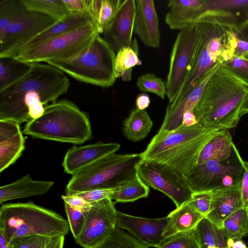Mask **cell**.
<instances>
[{
  "label": "cell",
  "mask_w": 248,
  "mask_h": 248,
  "mask_svg": "<svg viewBox=\"0 0 248 248\" xmlns=\"http://www.w3.org/2000/svg\"><path fill=\"white\" fill-rule=\"evenodd\" d=\"M248 93L246 86L220 66L208 81L194 108L198 123L217 131L236 127Z\"/></svg>",
  "instance_id": "2"
},
{
  "label": "cell",
  "mask_w": 248,
  "mask_h": 248,
  "mask_svg": "<svg viewBox=\"0 0 248 248\" xmlns=\"http://www.w3.org/2000/svg\"><path fill=\"white\" fill-rule=\"evenodd\" d=\"M141 64L142 62L139 57L138 43L134 38L131 46L122 48L116 54L115 71L116 78H121L124 81L131 80L132 68Z\"/></svg>",
  "instance_id": "29"
},
{
  "label": "cell",
  "mask_w": 248,
  "mask_h": 248,
  "mask_svg": "<svg viewBox=\"0 0 248 248\" xmlns=\"http://www.w3.org/2000/svg\"><path fill=\"white\" fill-rule=\"evenodd\" d=\"M220 67L248 88V60L242 57H233L221 63Z\"/></svg>",
  "instance_id": "41"
},
{
  "label": "cell",
  "mask_w": 248,
  "mask_h": 248,
  "mask_svg": "<svg viewBox=\"0 0 248 248\" xmlns=\"http://www.w3.org/2000/svg\"><path fill=\"white\" fill-rule=\"evenodd\" d=\"M136 11V0H121L112 21L103 32V38L116 53L132 45Z\"/></svg>",
  "instance_id": "15"
},
{
  "label": "cell",
  "mask_w": 248,
  "mask_h": 248,
  "mask_svg": "<svg viewBox=\"0 0 248 248\" xmlns=\"http://www.w3.org/2000/svg\"><path fill=\"white\" fill-rule=\"evenodd\" d=\"M64 203H66L70 206L83 212L88 211L91 207V203L87 202L83 199L76 195H65L62 196Z\"/></svg>",
  "instance_id": "46"
},
{
  "label": "cell",
  "mask_w": 248,
  "mask_h": 248,
  "mask_svg": "<svg viewBox=\"0 0 248 248\" xmlns=\"http://www.w3.org/2000/svg\"><path fill=\"white\" fill-rule=\"evenodd\" d=\"M221 64L220 63H217L188 94L169 103L163 123L159 130L171 131L182 124L184 114L188 111H194L208 81Z\"/></svg>",
  "instance_id": "17"
},
{
  "label": "cell",
  "mask_w": 248,
  "mask_h": 248,
  "mask_svg": "<svg viewBox=\"0 0 248 248\" xmlns=\"http://www.w3.org/2000/svg\"><path fill=\"white\" fill-rule=\"evenodd\" d=\"M205 8L232 12L241 18L242 24L248 20V0H206Z\"/></svg>",
  "instance_id": "37"
},
{
  "label": "cell",
  "mask_w": 248,
  "mask_h": 248,
  "mask_svg": "<svg viewBox=\"0 0 248 248\" xmlns=\"http://www.w3.org/2000/svg\"><path fill=\"white\" fill-rule=\"evenodd\" d=\"M136 84L140 91L154 93L162 99L167 96L166 82L153 73H148L140 76Z\"/></svg>",
  "instance_id": "38"
},
{
  "label": "cell",
  "mask_w": 248,
  "mask_h": 248,
  "mask_svg": "<svg viewBox=\"0 0 248 248\" xmlns=\"http://www.w3.org/2000/svg\"><path fill=\"white\" fill-rule=\"evenodd\" d=\"M212 200V191L193 192L190 199L194 207L205 217L210 211Z\"/></svg>",
  "instance_id": "44"
},
{
  "label": "cell",
  "mask_w": 248,
  "mask_h": 248,
  "mask_svg": "<svg viewBox=\"0 0 248 248\" xmlns=\"http://www.w3.org/2000/svg\"><path fill=\"white\" fill-rule=\"evenodd\" d=\"M0 248H13L11 242L7 239L4 232L0 229Z\"/></svg>",
  "instance_id": "53"
},
{
  "label": "cell",
  "mask_w": 248,
  "mask_h": 248,
  "mask_svg": "<svg viewBox=\"0 0 248 248\" xmlns=\"http://www.w3.org/2000/svg\"><path fill=\"white\" fill-rule=\"evenodd\" d=\"M248 20L247 21H246L245 22H244V23L243 24H242L241 26H242V25H244V24H246V23H248ZM240 26H239V27H240Z\"/></svg>",
  "instance_id": "58"
},
{
  "label": "cell",
  "mask_w": 248,
  "mask_h": 248,
  "mask_svg": "<svg viewBox=\"0 0 248 248\" xmlns=\"http://www.w3.org/2000/svg\"><path fill=\"white\" fill-rule=\"evenodd\" d=\"M246 236H248V232H247V233L246 234Z\"/></svg>",
  "instance_id": "57"
},
{
  "label": "cell",
  "mask_w": 248,
  "mask_h": 248,
  "mask_svg": "<svg viewBox=\"0 0 248 248\" xmlns=\"http://www.w3.org/2000/svg\"><path fill=\"white\" fill-rule=\"evenodd\" d=\"M64 209L70 230L76 239L79 236L84 228L89 211L83 212L76 209L66 203H64Z\"/></svg>",
  "instance_id": "43"
},
{
  "label": "cell",
  "mask_w": 248,
  "mask_h": 248,
  "mask_svg": "<svg viewBox=\"0 0 248 248\" xmlns=\"http://www.w3.org/2000/svg\"><path fill=\"white\" fill-rule=\"evenodd\" d=\"M198 123L196 117L193 111L186 112L182 118V125L184 126H190L194 125Z\"/></svg>",
  "instance_id": "51"
},
{
  "label": "cell",
  "mask_w": 248,
  "mask_h": 248,
  "mask_svg": "<svg viewBox=\"0 0 248 248\" xmlns=\"http://www.w3.org/2000/svg\"><path fill=\"white\" fill-rule=\"evenodd\" d=\"M150 104L149 96L145 93H140L138 95L136 99V106L140 110H145Z\"/></svg>",
  "instance_id": "50"
},
{
  "label": "cell",
  "mask_w": 248,
  "mask_h": 248,
  "mask_svg": "<svg viewBox=\"0 0 248 248\" xmlns=\"http://www.w3.org/2000/svg\"><path fill=\"white\" fill-rule=\"evenodd\" d=\"M25 149V139L20 124L0 120V172L14 164Z\"/></svg>",
  "instance_id": "19"
},
{
  "label": "cell",
  "mask_w": 248,
  "mask_h": 248,
  "mask_svg": "<svg viewBox=\"0 0 248 248\" xmlns=\"http://www.w3.org/2000/svg\"><path fill=\"white\" fill-rule=\"evenodd\" d=\"M28 9L41 12L61 20L71 13L64 0H22Z\"/></svg>",
  "instance_id": "34"
},
{
  "label": "cell",
  "mask_w": 248,
  "mask_h": 248,
  "mask_svg": "<svg viewBox=\"0 0 248 248\" xmlns=\"http://www.w3.org/2000/svg\"><path fill=\"white\" fill-rule=\"evenodd\" d=\"M158 248H200L195 230L166 238Z\"/></svg>",
  "instance_id": "42"
},
{
  "label": "cell",
  "mask_w": 248,
  "mask_h": 248,
  "mask_svg": "<svg viewBox=\"0 0 248 248\" xmlns=\"http://www.w3.org/2000/svg\"><path fill=\"white\" fill-rule=\"evenodd\" d=\"M116 187L109 189H97L72 194L82 198L91 203L108 198H110ZM71 195V194H70Z\"/></svg>",
  "instance_id": "45"
},
{
  "label": "cell",
  "mask_w": 248,
  "mask_h": 248,
  "mask_svg": "<svg viewBox=\"0 0 248 248\" xmlns=\"http://www.w3.org/2000/svg\"><path fill=\"white\" fill-rule=\"evenodd\" d=\"M196 23L218 25L235 31L243 23V21L232 12L221 9H206L204 5V9L198 17Z\"/></svg>",
  "instance_id": "32"
},
{
  "label": "cell",
  "mask_w": 248,
  "mask_h": 248,
  "mask_svg": "<svg viewBox=\"0 0 248 248\" xmlns=\"http://www.w3.org/2000/svg\"><path fill=\"white\" fill-rule=\"evenodd\" d=\"M33 63L13 57H0V91L15 83L27 74Z\"/></svg>",
  "instance_id": "30"
},
{
  "label": "cell",
  "mask_w": 248,
  "mask_h": 248,
  "mask_svg": "<svg viewBox=\"0 0 248 248\" xmlns=\"http://www.w3.org/2000/svg\"><path fill=\"white\" fill-rule=\"evenodd\" d=\"M248 208L242 207L229 215L221 229L229 238H242L248 232Z\"/></svg>",
  "instance_id": "33"
},
{
  "label": "cell",
  "mask_w": 248,
  "mask_h": 248,
  "mask_svg": "<svg viewBox=\"0 0 248 248\" xmlns=\"http://www.w3.org/2000/svg\"><path fill=\"white\" fill-rule=\"evenodd\" d=\"M23 133L34 138L75 144L92 137L87 114L66 99L46 106L41 116L27 123Z\"/></svg>",
  "instance_id": "4"
},
{
  "label": "cell",
  "mask_w": 248,
  "mask_h": 248,
  "mask_svg": "<svg viewBox=\"0 0 248 248\" xmlns=\"http://www.w3.org/2000/svg\"><path fill=\"white\" fill-rule=\"evenodd\" d=\"M248 52V42L239 39H236L233 52V57H242Z\"/></svg>",
  "instance_id": "49"
},
{
  "label": "cell",
  "mask_w": 248,
  "mask_h": 248,
  "mask_svg": "<svg viewBox=\"0 0 248 248\" xmlns=\"http://www.w3.org/2000/svg\"><path fill=\"white\" fill-rule=\"evenodd\" d=\"M162 236L168 238L176 234L195 229L205 217L199 212L190 199L171 212Z\"/></svg>",
  "instance_id": "22"
},
{
  "label": "cell",
  "mask_w": 248,
  "mask_h": 248,
  "mask_svg": "<svg viewBox=\"0 0 248 248\" xmlns=\"http://www.w3.org/2000/svg\"><path fill=\"white\" fill-rule=\"evenodd\" d=\"M32 63L27 74L0 91V120L28 123L67 92L70 82L63 72L48 63Z\"/></svg>",
  "instance_id": "1"
},
{
  "label": "cell",
  "mask_w": 248,
  "mask_h": 248,
  "mask_svg": "<svg viewBox=\"0 0 248 248\" xmlns=\"http://www.w3.org/2000/svg\"><path fill=\"white\" fill-rule=\"evenodd\" d=\"M150 192L149 186L139 178L138 174L120 184L110 197L115 202H133L146 198Z\"/></svg>",
  "instance_id": "31"
},
{
  "label": "cell",
  "mask_w": 248,
  "mask_h": 248,
  "mask_svg": "<svg viewBox=\"0 0 248 248\" xmlns=\"http://www.w3.org/2000/svg\"><path fill=\"white\" fill-rule=\"evenodd\" d=\"M213 27L214 24L208 23L206 37L196 63L174 101L188 94L205 75L217 63L212 59L207 47V42L212 33Z\"/></svg>",
  "instance_id": "26"
},
{
  "label": "cell",
  "mask_w": 248,
  "mask_h": 248,
  "mask_svg": "<svg viewBox=\"0 0 248 248\" xmlns=\"http://www.w3.org/2000/svg\"><path fill=\"white\" fill-rule=\"evenodd\" d=\"M93 248H149L123 229L115 227Z\"/></svg>",
  "instance_id": "35"
},
{
  "label": "cell",
  "mask_w": 248,
  "mask_h": 248,
  "mask_svg": "<svg viewBox=\"0 0 248 248\" xmlns=\"http://www.w3.org/2000/svg\"><path fill=\"white\" fill-rule=\"evenodd\" d=\"M117 142L97 143L82 146H73L65 154L62 166L64 171L72 175L97 160L120 149Z\"/></svg>",
  "instance_id": "16"
},
{
  "label": "cell",
  "mask_w": 248,
  "mask_h": 248,
  "mask_svg": "<svg viewBox=\"0 0 248 248\" xmlns=\"http://www.w3.org/2000/svg\"><path fill=\"white\" fill-rule=\"evenodd\" d=\"M58 236L29 235L14 238L10 242L13 248H52Z\"/></svg>",
  "instance_id": "40"
},
{
  "label": "cell",
  "mask_w": 248,
  "mask_h": 248,
  "mask_svg": "<svg viewBox=\"0 0 248 248\" xmlns=\"http://www.w3.org/2000/svg\"><path fill=\"white\" fill-rule=\"evenodd\" d=\"M64 2L71 14L84 13L88 11L87 0H64Z\"/></svg>",
  "instance_id": "47"
},
{
  "label": "cell",
  "mask_w": 248,
  "mask_h": 248,
  "mask_svg": "<svg viewBox=\"0 0 248 248\" xmlns=\"http://www.w3.org/2000/svg\"><path fill=\"white\" fill-rule=\"evenodd\" d=\"M212 192L211 209L205 217L214 225L221 228L224 220L229 215L243 206L241 183Z\"/></svg>",
  "instance_id": "20"
},
{
  "label": "cell",
  "mask_w": 248,
  "mask_h": 248,
  "mask_svg": "<svg viewBox=\"0 0 248 248\" xmlns=\"http://www.w3.org/2000/svg\"><path fill=\"white\" fill-rule=\"evenodd\" d=\"M245 171L241 182V192L243 206L248 207V161H244Z\"/></svg>",
  "instance_id": "48"
},
{
  "label": "cell",
  "mask_w": 248,
  "mask_h": 248,
  "mask_svg": "<svg viewBox=\"0 0 248 248\" xmlns=\"http://www.w3.org/2000/svg\"><path fill=\"white\" fill-rule=\"evenodd\" d=\"M65 236H59L52 248H63Z\"/></svg>",
  "instance_id": "55"
},
{
  "label": "cell",
  "mask_w": 248,
  "mask_h": 248,
  "mask_svg": "<svg viewBox=\"0 0 248 248\" xmlns=\"http://www.w3.org/2000/svg\"><path fill=\"white\" fill-rule=\"evenodd\" d=\"M169 218H144L128 215L117 210L116 227L126 230L143 245L158 248L165 240L162 234Z\"/></svg>",
  "instance_id": "14"
},
{
  "label": "cell",
  "mask_w": 248,
  "mask_h": 248,
  "mask_svg": "<svg viewBox=\"0 0 248 248\" xmlns=\"http://www.w3.org/2000/svg\"><path fill=\"white\" fill-rule=\"evenodd\" d=\"M217 248V247H215V248Z\"/></svg>",
  "instance_id": "60"
},
{
  "label": "cell",
  "mask_w": 248,
  "mask_h": 248,
  "mask_svg": "<svg viewBox=\"0 0 248 248\" xmlns=\"http://www.w3.org/2000/svg\"><path fill=\"white\" fill-rule=\"evenodd\" d=\"M141 154L107 155L72 175L66 195L97 189L114 188L137 174Z\"/></svg>",
  "instance_id": "6"
},
{
  "label": "cell",
  "mask_w": 248,
  "mask_h": 248,
  "mask_svg": "<svg viewBox=\"0 0 248 248\" xmlns=\"http://www.w3.org/2000/svg\"><path fill=\"white\" fill-rule=\"evenodd\" d=\"M235 32L239 39L248 42V22L240 26Z\"/></svg>",
  "instance_id": "52"
},
{
  "label": "cell",
  "mask_w": 248,
  "mask_h": 248,
  "mask_svg": "<svg viewBox=\"0 0 248 248\" xmlns=\"http://www.w3.org/2000/svg\"><path fill=\"white\" fill-rule=\"evenodd\" d=\"M58 21L48 15L27 8L0 32V57H14L24 45Z\"/></svg>",
  "instance_id": "11"
},
{
  "label": "cell",
  "mask_w": 248,
  "mask_h": 248,
  "mask_svg": "<svg viewBox=\"0 0 248 248\" xmlns=\"http://www.w3.org/2000/svg\"><path fill=\"white\" fill-rule=\"evenodd\" d=\"M195 233L200 248L217 247L215 225L205 217L198 224Z\"/></svg>",
  "instance_id": "39"
},
{
  "label": "cell",
  "mask_w": 248,
  "mask_h": 248,
  "mask_svg": "<svg viewBox=\"0 0 248 248\" xmlns=\"http://www.w3.org/2000/svg\"><path fill=\"white\" fill-rule=\"evenodd\" d=\"M244 171V160L236 149L229 159L196 165L185 176L193 192L213 191L240 183Z\"/></svg>",
  "instance_id": "10"
},
{
  "label": "cell",
  "mask_w": 248,
  "mask_h": 248,
  "mask_svg": "<svg viewBox=\"0 0 248 248\" xmlns=\"http://www.w3.org/2000/svg\"><path fill=\"white\" fill-rule=\"evenodd\" d=\"M218 131L199 124L158 130L142 153L143 160L164 165L186 175L197 163L201 151Z\"/></svg>",
  "instance_id": "3"
},
{
  "label": "cell",
  "mask_w": 248,
  "mask_h": 248,
  "mask_svg": "<svg viewBox=\"0 0 248 248\" xmlns=\"http://www.w3.org/2000/svg\"><path fill=\"white\" fill-rule=\"evenodd\" d=\"M90 22L93 21L87 12L72 13L30 40L21 47L19 52L35 46L57 36L73 31Z\"/></svg>",
  "instance_id": "24"
},
{
  "label": "cell",
  "mask_w": 248,
  "mask_h": 248,
  "mask_svg": "<svg viewBox=\"0 0 248 248\" xmlns=\"http://www.w3.org/2000/svg\"><path fill=\"white\" fill-rule=\"evenodd\" d=\"M0 229L10 241L29 235L64 236L70 230L61 215L32 202L6 203L0 208Z\"/></svg>",
  "instance_id": "5"
},
{
  "label": "cell",
  "mask_w": 248,
  "mask_h": 248,
  "mask_svg": "<svg viewBox=\"0 0 248 248\" xmlns=\"http://www.w3.org/2000/svg\"><path fill=\"white\" fill-rule=\"evenodd\" d=\"M153 125L145 110L135 108L131 110L123 123V133L129 140L137 142L145 139Z\"/></svg>",
  "instance_id": "27"
},
{
  "label": "cell",
  "mask_w": 248,
  "mask_h": 248,
  "mask_svg": "<svg viewBox=\"0 0 248 248\" xmlns=\"http://www.w3.org/2000/svg\"><path fill=\"white\" fill-rule=\"evenodd\" d=\"M100 34L93 22L41 44L19 52L14 57L29 63H41L52 60H67L86 49Z\"/></svg>",
  "instance_id": "9"
},
{
  "label": "cell",
  "mask_w": 248,
  "mask_h": 248,
  "mask_svg": "<svg viewBox=\"0 0 248 248\" xmlns=\"http://www.w3.org/2000/svg\"><path fill=\"white\" fill-rule=\"evenodd\" d=\"M87 12L100 33L109 26L114 17L121 0H87Z\"/></svg>",
  "instance_id": "28"
},
{
  "label": "cell",
  "mask_w": 248,
  "mask_h": 248,
  "mask_svg": "<svg viewBox=\"0 0 248 248\" xmlns=\"http://www.w3.org/2000/svg\"><path fill=\"white\" fill-rule=\"evenodd\" d=\"M26 9L22 0H0V32L19 17Z\"/></svg>",
  "instance_id": "36"
},
{
  "label": "cell",
  "mask_w": 248,
  "mask_h": 248,
  "mask_svg": "<svg viewBox=\"0 0 248 248\" xmlns=\"http://www.w3.org/2000/svg\"><path fill=\"white\" fill-rule=\"evenodd\" d=\"M236 149L228 130L218 131L202 148L197 165L211 160H227Z\"/></svg>",
  "instance_id": "25"
},
{
  "label": "cell",
  "mask_w": 248,
  "mask_h": 248,
  "mask_svg": "<svg viewBox=\"0 0 248 248\" xmlns=\"http://www.w3.org/2000/svg\"><path fill=\"white\" fill-rule=\"evenodd\" d=\"M248 248V247L247 246V247H246L245 248Z\"/></svg>",
  "instance_id": "59"
},
{
  "label": "cell",
  "mask_w": 248,
  "mask_h": 248,
  "mask_svg": "<svg viewBox=\"0 0 248 248\" xmlns=\"http://www.w3.org/2000/svg\"><path fill=\"white\" fill-rule=\"evenodd\" d=\"M137 174L147 186L169 197L179 207L189 201L193 193L185 175L158 163L142 160L137 166Z\"/></svg>",
  "instance_id": "12"
},
{
  "label": "cell",
  "mask_w": 248,
  "mask_h": 248,
  "mask_svg": "<svg viewBox=\"0 0 248 248\" xmlns=\"http://www.w3.org/2000/svg\"><path fill=\"white\" fill-rule=\"evenodd\" d=\"M109 198L91 203L84 228L76 243L83 248H93L116 227L117 210Z\"/></svg>",
  "instance_id": "13"
},
{
  "label": "cell",
  "mask_w": 248,
  "mask_h": 248,
  "mask_svg": "<svg viewBox=\"0 0 248 248\" xmlns=\"http://www.w3.org/2000/svg\"><path fill=\"white\" fill-rule=\"evenodd\" d=\"M136 4L134 32L147 46L159 47L160 44L159 19L154 1L152 0H137Z\"/></svg>",
  "instance_id": "18"
},
{
  "label": "cell",
  "mask_w": 248,
  "mask_h": 248,
  "mask_svg": "<svg viewBox=\"0 0 248 248\" xmlns=\"http://www.w3.org/2000/svg\"><path fill=\"white\" fill-rule=\"evenodd\" d=\"M54 185L50 181H35L27 174L15 182L0 187V203L20 198L41 196L47 193Z\"/></svg>",
  "instance_id": "23"
},
{
  "label": "cell",
  "mask_w": 248,
  "mask_h": 248,
  "mask_svg": "<svg viewBox=\"0 0 248 248\" xmlns=\"http://www.w3.org/2000/svg\"><path fill=\"white\" fill-rule=\"evenodd\" d=\"M248 113V93L245 97L240 110L239 117L241 118L244 115Z\"/></svg>",
  "instance_id": "54"
},
{
  "label": "cell",
  "mask_w": 248,
  "mask_h": 248,
  "mask_svg": "<svg viewBox=\"0 0 248 248\" xmlns=\"http://www.w3.org/2000/svg\"><path fill=\"white\" fill-rule=\"evenodd\" d=\"M242 58L245 59H247V60H248V52L247 53H246V54H245L243 57Z\"/></svg>",
  "instance_id": "56"
},
{
  "label": "cell",
  "mask_w": 248,
  "mask_h": 248,
  "mask_svg": "<svg viewBox=\"0 0 248 248\" xmlns=\"http://www.w3.org/2000/svg\"><path fill=\"white\" fill-rule=\"evenodd\" d=\"M206 0H170L168 3L170 11L165 17L171 30H181L196 23L202 12Z\"/></svg>",
  "instance_id": "21"
},
{
  "label": "cell",
  "mask_w": 248,
  "mask_h": 248,
  "mask_svg": "<svg viewBox=\"0 0 248 248\" xmlns=\"http://www.w3.org/2000/svg\"><path fill=\"white\" fill-rule=\"evenodd\" d=\"M207 29L208 23H196L180 30L171 51L166 81L169 103L174 101L194 67Z\"/></svg>",
  "instance_id": "8"
},
{
  "label": "cell",
  "mask_w": 248,
  "mask_h": 248,
  "mask_svg": "<svg viewBox=\"0 0 248 248\" xmlns=\"http://www.w3.org/2000/svg\"><path fill=\"white\" fill-rule=\"evenodd\" d=\"M116 53L98 34L90 46L78 55L67 60L46 62L79 81L102 88L113 85L116 79Z\"/></svg>",
  "instance_id": "7"
}]
</instances>
